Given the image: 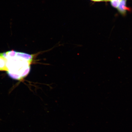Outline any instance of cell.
Returning <instances> with one entry per match:
<instances>
[{
	"label": "cell",
	"mask_w": 132,
	"mask_h": 132,
	"mask_svg": "<svg viewBox=\"0 0 132 132\" xmlns=\"http://www.w3.org/2000/svg\"><path fill=\"white\" fill-rule=\"evenodd\" d=\"M6 59L8 76L12 79L21 80L29 72L30 65L37 54H30L12 50L0 53Z\"/></svg>",
	"instance_id": "1"
},
{
	"label": "cell",
	"mask_w": 132,
	"mask_h": 132,
	"mask_svg": "<svg viewBox=\"0 0 132 132\" xmlns=\"http://www.w3.org/2000/svg\"><path fill=\"white\" fill-rule=\"evenodd\" d=\"M111 0H104V1H111Z\"/></svg>",
	"instance_id": "6"
},
{
	"label": "cell",
	"mask_w": 132,
	"mask_h": 132,
	"mask_svg": "<svg viewBox=\"0 0 132 132\" xmlns=\"http://www.w3.org/2000/svg\"><path fill=\"white\" fill-rule=\"evenodd\" d=\"M121 0H111V4L113 7L115 8H118L119 6Z\"/></svg>",
	"instance_id": "4"
},
{
	"label": "cell",
	"mask_w": 132,
	"mask_h": 132,
	"mask_svg": "<svg viewBox=\"0 0 132 132\" xmlns=\"http://www.w3.org/2000/svg\"><path fill=\"white\" fill-rule=\"evenodd\" d=\"M127 0H121L119 5L118 8V10L122 15L125 16L126 15L127 11H130V8L126 6Z\"/></svg>",
	"instance_id": "2"
},
{
	"label": "cell",
	"mask_w": 132,
	"mask_h": 132,
	"mask_svg": "<svg viewBox=\"0 0 132 132\" xmlns=\"http://www.w3.org/2000/svg\"><path fill=\"white\" fill-rule=\"evenodd\" d=\"M104 0H94V1L95 2H100L102 1H104Z\"/></svg>",
	"instance_id": "5"
},
{
	"label": "cell",
	"mask_w": 132,
	"mask_h": 132,
	"mask_svg": "<svg viewBox=\"0 0 132 132\" xmlns=\"http://www.w3.org/2000/svg\"><path fill=\"white\" fill-rule=\"evenodd\" d=\"M91 1H93L94 0H91Z\"/></svg>",
	"instance_id": "7"
},
{
	"label": "cell",
	"mask_w": 132,
	"mask_h": 132,
	"mask_svg": "<svg viewBox=\"0 0 132 132\" xmlns=\"http://www.w3.org/2000/svg\"><path fill=\"white\" fill-rule=\"evenodd\" d=\"M6 60L5 58L0 55V71H7Z\"/></svg>",
	"instance_id": "3"
}]
</instances>
